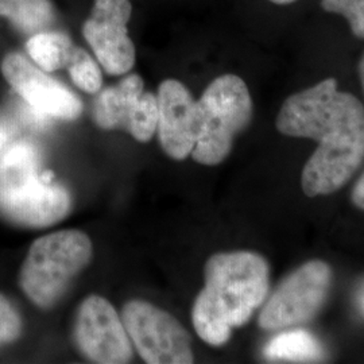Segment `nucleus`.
<instances>
[{
  "label": "nucleus",
  "mask_w": 364,
  "mask_h": 364,
  "mask_svg": "<svg viewBox=\"0 0 364 364\" xmlns=\"http://www.w3.org/2000/svg\"><path fill=\"white\" fill-rule=\"evenodd\" d=\"M277 129L318 146L301 176L304 193L331 195L351 180L364 159V105L338 81L326 78L289 96L277 117Z\"/></svg>",
  "instance_id": "obj_1"
},
{
  "label": "nucleus",
  "mask_w": 364,
  "mask_h": 364,
  "mask_svg": "<svg viewBox=\"0 0 364 364\" xmlns=\"http://www.w3.org/2000/svg\"><path fill=\"white\" fill-rule=\"evenodd\" d=\"M205 287L198 293L192 321L209 346L221 347L234 328L245 326L264 302L270 287L269 263L251 251L219 252L209 258Z\"/></svg>",
  "instance_id": "obj_2"
},
{
  "label": "nucleus",
  "mask_w": 364,
  "mask_h": 364,
  "mask_svg": "<svg viewBox=\"0 0 364 364\" xmlns=\"http://www.w3.org/2000/svg\"><path fill=\"white\" fill-rule=\"evenodd\" d=\"M72 210L65 185L45 169L38 147L28 141L0 153V218L21 228H46Z\"/></svg>",
  "instance_id": "obj_3"
},
{
  "label": "nucleus",
  "mask_w": 364,
  "mask_h": 364,
  "mask_svg": "<svg viewBox=\"0 0 364 364\" xmlns=\"http://www.w3.org/2000/svg\"><path fill=\"white\" fill-rule=\"evenodd\" d=\"M92 255L91 239L82 231L64 230L45 235L27 252L19 273L21 289L38 308H52L91 263Z\"/></svg>",
  "instance_id": "obj_4"
},
{
  "label": "nucleus",
  "mask_w": 364,
  "mask_h": 364,
  "mask_svg": "<svg viewBox=\"0 0 364 364\" xmlns=\"http://www.w3.org/2000/svg\"><path fill=\"white\" fill-rule=\"evenodd\" d=\"M252 99L246 82L235 75L215 78L196 100V162L215 166L232 150L235 138L252 119Z\"/></svg>",
  "instance_id": "obj_5"
},
{
  "label": "nucleus",
  "mask_w": 364,
  "mask_h": 364,
  "mask_svg": "<svg viewBox=\"0 0 364 364\" xmlns=\"http://www.w3.org/2000/svg\"><path fill=\"white\" fill-rule=\"evenodd\" d=\"M332 287V270L324 260H309L279 284L259 314V326L281 331L304 326L326 304Z\"/></svg>",
  "instance_id": "obj_6"
},
{
  "label": "nucleus",
  "mask_w": 364,
  "mask_h": 364,
  "mask_svg": "<svg viewBox=\"0 0 364 364\" xmlns=\"http://www.w3.org/2000/svg\"><path fill=\"white\" fill-rule=\"evenodd\" d=\"M120 317L146 363H193L191 336L170 313L142 299H132L123 306Z\"/></svg>",
  "instance_id": "obj_7"
},
{
  "label": "nucleus",
  "mask_w": 364,
  "mask_h": 364,
  "mask_svg": "<svg viewBox=\"0 0 364 364\" xmlns=\"http://www.w3.org/2000/svg\"><path fill=\"white\" fill-rule=\"evenodd\" d=\"M96 124L103 130H124L138 142H149L158 124V100L144 92V78L129 75L97 96L93 108Z\"/></svg>",
  "instance_id": "obj_8"
},
{
  "label": "nucleus",
  "mask_w": 364,
  "mask_h": 364,
  "mask_svg": "<svg viewBox=\"0 0 364 364\" xmlns=\"http://www.w3.org/2000/svg\"><path fill=\"white\" fill-rule=\"evenodd\" d=\"M73 336L80 352L93 363H129L131 338L122 317L109 301L90 296L78 306Z\"/></svg>",
  "instance_id": "obj_9"
},
{
  "label": "nucleus",
  "mask_w": 364,
  "mask_h": 364,
  "mask_svg": "<svg viewBox=\"0 0 364 364\" xmlns=\"http://www.w3.org/2000/svg\"><path fill=\"white\" fill-rule=\"evenodd\" d=\"M132 14L130 0H95L91 15L82 25V36L105 73H129L136 60L127 25Z\"/></svg>",
  "instance_id": "obj_10"
},
{
  "label": "nucleus",
  "mask_w": 364,
  "mask_h": 364,
  "mask_svg": "<svg viewBox=\"0 0 364 364\" xmlns=\"http://www.w3.org/2000/svg\"><path fill=\"white\" fill-rule=\"evenodd\" d=\"M1 75L41 117L72 122L84 109L75 92L48 75L21 53H9L0 64Z\"/></svg>",
  "instance_id": "obj_11"
},
{
  "label": "nucleus",
  "mask_w": 364,
  "mask_h": 364,
  "mask_svg": "<svg viewBox=\"0 0 364 364\" xmlns=\"http://www.w3.org/2000/svg\"><path fill=\"white\" fill-rule=\"evenodd\" d=\"M158 138L173 159L191 156L196 142V100L177 80H165L158 88Z\"/></svg>",
  "instance_id": "obj_12"
},
{
  "label": "nucleus",
  "mask_w": 364,
  "mask_h": 364,
  "mask_svg": "<svg viewBox=\"0 0 364 364\" xmlns=\"http://www.w3.org/2000/svg\"><path fill=\"white\" fill-rule=\"evenodd\" d=\"M75 49L70 37L60 31L45 30L30 36L26 42L30 60L48 73L68 68Z\"/></svg>",
  "instance_id": "obj_13"
},
{
  "label": "nucleus",
  "mask_w": 364,
  "mask_h": 364,
  "mask_svg": "<svg viewBox=\"0 0 364 364\" xmlns=\"http://www.w3.org/2000/svg\"><path fill=\"white\" fill-rule=\"evenodd\" d=\"M264 356L270 362L309 363L321 360L324 348L312 333L297 329L272 338L264 347Z\"/></svg>",
  "instance_id": "obj_14"
},
{
  "label": "nucleus",
  "mask_w": 364,
  "mask_h": 364,
  "mask_svg": "<svg viewBox=\"0 0 364 364\" xmlns=\"http://www.w3.org/2000/svg\"><path fill=\"white\" fill-rule=\"evenodd\" d=\"M0 16L30 37L53 26L55 9L52 0H0Z\"/></svg>",
  "instance_id": "obj_15"
},
{
  "label": "nucleus",
  "mask_w": 364,
  "mask_h": 364,
  "mask_svg": "<svg viewBox=\"0 0 364 364\" xmlns=\"http://www.w3.org/2000/svg\"><path fill=\"white\" fill-rule=\"evenodd\" d=\"M69 76L73 84L81 91L87 93H97L103 85V76L100 66L82 48L75 49L73 57L68 65Z\"/></svg>",
  "instance_id": "obj_16"
},
{
  "label": "nucleus",
  "mask_w": 364,
  "mask_h": 364,
  "mask_svg": "<svg viewBox=\"0 0 364 364\" xmlns=\"http://www.w3.org/2000/svg\"><path fill=\"white\" fill-rule=\"evenodd\" d=\"M321 6L328 13L344 16L352 34L364 39V0H323Z\"/></svg>",
  "instance_id": "obj_17"
},
{
  "label": "nucleus",
  "mask_w": 364,
  "mask_h": 364,
  "mask_svg": "<svg viewBox=\"0 0 364 364\" xmlns=\"http://www.w3.org/2000/svg\"><path fill=\"white\" fill-rule=\"evenodd\" d=\"M22 317L13 302L0 293V347L10 344L21 336Z\"/></svg>",
  "instance_id": "obj_18"
},
{
  "label": "nucleus",
  "mask_w": 364,
  "mask_h": 364,
  "mask_svg": "<svg viewBox=\"0 0 364 364\" xmlns=\"http://www.w3.org/2000/svg\"><path fill=\"white\" fill-rule=\"evenodd\" d=\"M352 203L358 207V208L364 210V173L363 176L358 180L353 186L352 191Z\"/></svg>",
  "instance_id": "obj_19"
},
{
  "label": "nucleus",
  "mask_w": 364,
  "mask_h": 364,
  "mask_svg": "<svg viewBox=\"0 0 364 364\" xmlns=\"http://www.w3.org/2000/svg\"><path fill=\"white\" fill-rule=\"evenodd\" d=\"M7 139H9L7 131L4 130L3 126H0V153L9 146V144H7Z\"/></svg>",
  "instance_id": "obj_20"
},
{
  "label": "nucleus",
  "mask_w": 364,
  "mask_h": 364,
  "mask_svg": "<svg viewBox=\"0 0 364 364\" xmlns=\"http://www.w3.org/2000/svg\"><path fill=\"white\" fill-rule=\"evenodd\" d=\"M359 77H360V82H362L364 92V53L362 58H360V63H359Z\"/></svg>",
  "instance_id": "obj_21"
},
{
  "label": "nucleus",
  "mask_w": 364,
  "mask_h": 364,
  "mask_svg": "<svg viewBox=\"0 0 364 364\" xmlns=\"http://www.w3.org/2000/svg\"><path fill=\"white\" fill-rule=\"evenodd\" d=\"M358 301H359V306L362 309V312L364 313V285L362 287V290L359 291V296H358Z\"/></svg>",
  "instance_id": "obj_22"
},
{
  "label": "nucleus",
  "mask_w": 364,
  "mask_h": 364,
  "mask_svg": "<svg viewBox=\"0 0 364 364\" xmlns=\"http://www.w3.org/2000/svg\"><path fill=\"white\" fill-rule=\"evenodd\" d=\"M272 3H275V4H281V6H284V4H290V3H294L296 0H270Z\"/></svg>",
  "instance_id": "obj_23"
}]
</instances>
